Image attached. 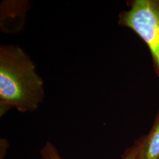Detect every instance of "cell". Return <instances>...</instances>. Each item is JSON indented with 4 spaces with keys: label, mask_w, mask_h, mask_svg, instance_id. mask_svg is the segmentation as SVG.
<instances>
[{
    "label": "cell",
    "mask_w": 159,
    "mask_h": 159,
    "mask_svg": "<svg viewBox=\"0 0 159 159\" xmlns=\"http://www.w3.org/2000/svg\"><path fill=\"white\" fill-rule=\"evenodd\" d=\"M120 23L134 31L148 45L159 73V0H135Z\"/></svg>",
    "instance_id": "7a4b0ae2"
},
{
    "label": "cell",
    "mask_w": 159,
    "mask_h": 159,
    "mask_svg": "<svg viewBox=\"0 0 159 159\" xmlns=\"http://www.w3.org/2000/svg\"><path fill=\"white\" fill-rule=\"evenodd\" d=\"M143 137L137 159H159V111L150 130Z\"/></svg>",
    "instance_id": "3957f363"
},
{
    "label": "cell",
    "mask_w": 159,
    "mask_h": 159,
    "mask_svg": "<svg viewBox=\"0 0 159 159\" xmlns=\"http://www.w3.org/2000/svg\"><path fill=\"white\" fill-rule=\"evenodd\" d=\"M42 80L34 64L20 48L0 50L1 116L15 107L20 112L36 110L43 98Z\"/></svg>",
    "instance_id": "6da1fadb"
},
{
    "label": "cell",
    "mask_w": 159,
    "mask_h": 159,
    "mask_svg": "<svg viewBox=\"0 0 159 159\" xmlns=\"http://www.w3.org/2000/svg\"><path fill=\"white\" fill-rule=\"evenodd\" d=\"M41 159H63L56 146L51 142H47L40 150Z\"/></svg>",
    "instance_id": "277c9868"
},
{
    "label": "cell",
    "mask_w": 159,
    "mask_h": 159,
    "mask_svg": "<svg viewBox=\"0 0 159 159\" xmlns=\"http://www.w3.org/2000/svg\"><path fill=\"white\" fill-rule=\"evenodd\" d=\"M143 137H140L128 148L122 156V159H137L139 150L142 145Z\"/></svg>",
    "instance_id": "5b68a950"
}]
</instances>
